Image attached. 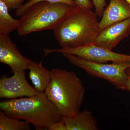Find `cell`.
<instances>
[{
	"instance_id": "7a4b0ae2",
	"label": "cell",
	"mask_w": 130,
	"mask_h": 130,
	"mask_svg": "<svg viewBox=\"0 0 130 130\" xmlns=\"http://www.w3.org/2000/svg\"><path fill=\"white\" fill-rule=\"evenodd\" d=\"M0 108L8 116L28 121L37 130H47L51 124L63 119L44 92L31 97L3 101Z\"/></svg>"
},
{
	"instance_id": "9c48e42d",
	"label": "cell",
	"mask_w": 130,
	"mask_h": 130,
	"mask_svg": "<svg viewBox=\"0 0 130 130\" xmlns=\"http://www.w3.org/2000/svg\"><path fill=\"white\" fill-rule=\"evenodd\" d=\"M130 34V18L101 30L93 44L112 50Z\"/></svg>"
},
{
	"instance_id": "ba28073f",
	"label": "cell",
	"mask_w": 130,
	"mask_h": 130,
	"mask_svg": "<svg viewBox=\"0 0 130 130\" xmlns=\"http://www.w3.org/2000/svg\"><path fill=\"white\" fill-rule=\"evenodd\" d=\"M32 61L21 54L9 35H0V62L9 66L13 73L25 71Z\"/></svg>"
},
{
	"instance_id": "8fae6325",
	"label": "cell",
	"mask_w": 130,
	"mask_h": 130,
	"mask_svg": "<svg viewBox=\"0 0 130 130\" xmlns=\"http://www.w3.org/2000/svg\"><path fill=\"white\" fill-rule=\"evenodd\" d=\"M67 130H98L97 121L92 112L85 109L70 118H63Z\"/></svg>"
},
{
	"instance_id": "9a60e30c",
	"label": "cell",
	"mask_w": 130,
	"mask_h": 130,
	"mask_svg": "<svg viewBox=\"0 0 130 130\" xmlns=\"http://www.w3.org/2000/svg\"><path fill=\"white\" fill-rule=\"evenodd\" d=\"M41 2H47L53 3H61L67 4L71 6L75 7L76 4L73 0H30L24 5H22L20 7L16 9V14L18 17H21L26 10L31 6L37 3Z\"/></svg>"
},
{
	"instance_id": "6da1fadb",
	"label": "cell",
	"mask_w": 130,
	"mask_h": 130,
	"mask_svg": "<svg viewBox=\"0 0 130 130\" xmlns=\"http://www.w3.org/2000/svg\"><path fill=\"white\" fill-rule=\"evenodd\" d=\"M99 23L91 9L75 7L54 29V36L62 48L90 45L101 31Z\"/></svg>"
},
{
	"instance_id": "7c38bea8",
	"label": "cell",
	"mask_w": 130,
	"mask_h": 130,
	"mask_svg": "<svg viewBox=\"0 0 130 130\" xmlns=\"http://www.w3.org/2000/svg\"><path fill=\"white\" fill-rule=\"evenodd\" d=\"M29 77L38 93L44 92L51 80V71L47 70L40 63L32 61L28 67Z\"/></svg>"
},
{
	"instance_id": "44dd1931",
	"label": "cell",
	"mask_w": 130,
	"mask_h": 130,
	"mask_svg": "<svg viewBox=\"0 0 130 130\" xmlns=\"http://www.w3.org/2000/svg\"><path fill=\"white\" fill-rule=\"evenodd\" d=\"M130 5V0H124Z\"/></svg>"
},
{
	"instance_id": "30bf717a",
	"label": "cell",
	"mask_w": 130,
	"mask_h": 130,
	"mask_svg": "<svg viewBox=\"0 0 130 130\" xmlns=\"http://www.w3.org/2000/svg\"><path fill=\"white\" fill-rule=\"evenodd\" d=\"M130 18V5L124 0H110L99 23L100 30Z\"/></svg>"
},
{
	"instance_id": "5b68a950",
	"label": "cell",
	"mask_w": 130,
	"mask_h": 130,
	"mask_svg": "<svg viewBox=\"0 0 130 130\" xmlns=\"http://www.w3.org/2000/svg\"><path fill=\"white\" fill-rule=\"evenodd\" d=\"M62 55L71 64L91 76L105 79L119 89L126 90V70L130 67V62L107 64L93 62L73 55Z\"/></svg>"
},
{
	"instance_id": "e0dca14e",
	"label": "cell",
	"mask_w": 130,
	"mask_h": 130,
	"mask_svg": "<svg viewBox=\"0 0 130 130\" xmlns=\"http://www.w3.org/2000/svg\"><path fill=\"white\" fill-rule=\"evenodd\" d=\"M7 5L9 9H17L23 5L24 0H2Z\"/></svg>"
},
{
	"instance_id": "277c9868",
	"label": "cell",
	"mask_w": 130,
	"mask_h": 130,
	"mask_svg": "<svg viewBox=\"0 0 130 130\" xmlns=\"http://www.w3.org/2000/svg\"><path fill=\"white\" fill-rule=\"evenodd\" d=\"M73 7L64 3L47 2L35 3L20 17L18 33L23 36L36 31L53 30Z\"/></svg>"
},
{
	"instance_id": "3957f363",
	"label": "cell",
	"mask_w": 130,
	"mask_h": 130,
	"mask_svg": "<svg viewBox=\"0 0 130 130\" xmlns=\"http://www.w3.org/2000/svg\"><path fill=\"white\" fill-rule=\"evenodd\" d=\"M51 80L44 93L63 118H70L80 111L85 89L75 72L64 69L51 70Z\"/></svg>"
},
{
	"instance_id": "52a82bcc",
	"label": "cell",
	"mask_w": 130,
	"mask_h": 130,
	"mask_svg": "<svg viewBox=\"0 0 130 130\" xmlns=\"http://www.w3.org/2000/svg\"><path fill=\"white\" fill-rule=\"evenodd\" d=\"M25 71L15 73L8 77L4 75L0 79V98L7 100L29 97L38 94L26 80Z\"/></svg>"
},
{
	"instance_id": "ac0fdd59",
	"label": "cell",
	"mask_w": 130,
	"mask_h": 130,
	"mask_svg": "<svg viewBox=\"0 0 130 130\" xmlns=\"http://www.w3.org/2000/svg\"><path fill=\"white\" fill-rule=\"evenodd\" d=\"M74 1L77 7L91 9L94 6L93 2L90 0H75Z\"/></svg>"
},
{
	"instance_id": "d6986e66",
	"label": "cell",
	"mask_w": 130,
	"mask_h": 130,
	"mask_svg": "<svg viewBox=\"0 0 130 130\" xmlns=\"http://www.w3.org/2000/svg\"><path fill=\"white\" fill-rule=\"evenodd\" d=\"M47 130H67V128L63 119L62 121L51 124L48 126Z\"/></svg>"
},
{
	"instance_id": "5bb4252c",
	"label": "cell",
	"mask_w": 130,
	"mask_h": 130,
	"mask_svg": "<svg viewBox=\"0 0 130 130\" xmlns=\"http://www.w3.org/2000/svg\"><path fill=\"white\" fill-rule=\"evenodd\" d=\"M8 116L3 111H0V130H30V123Z\"/></svg>"
},
{
	"instance_id": "2e32d148",
	"label": "cell",
	"mask_w": 130,
	"mask_h": 130,
	"mask_svg": "<svg viewBox=\"0 0 130 130\" xmlns=\"http://www.w3.org/2000/svg\"><path fill=\"white\" fill-rule=\"evenodd\" d=\"M95 9V13L98 17H102L105 7L106 6V0H92Z\"/></svg>"
},
{
	"instance_id": "ffe728a7",
	"label": "cell",
	"mask_w": 130,
	"mask_h": 130,
	"mask_svg": "<svg viewBox=\"0 0 130 130\" xmlns=\"http://www.w3.org/2000/svg\"><path fill=\"white\" fill-rule=\"evenodd\" d=\"M126 90L130 93V67L126 70Z\"/></svg>"
},
{
	"instance_id": "8992f818",
	"label": "cell",
	"mask_w": 130,
	"mask_h": 130,
	"mask_svg": "<svg viewBox=\"0 0 130 130\" xmlns=\"http://www.w3.org/2000/svg\"><path fill=\"white\" fill-rule=\"evenodd\" d=\"M43 51L45 56L54 53L69 54L96 63H106L108 61H112V63L130 62V55L115 53L94 44L77 47L61 48L57 49L44 48Z\"/></svg>"
},
{
	"instance_id": "4fadbf2b",
	"label": "cell",
	"mask_w": 130,
	"mask_h": 130,
	"mask_svg": "<svg viewBox=\"0 0 130 130\" xmlns=\"http://www.w3.org/2000/svg\"><path fill=\"white\" fill-rule=\"evenodd\" d=\"M8 7L4 2L0 0V35H9L17 30L20 19H15L9 14Z\"/></svg>"
}]
</instances>
